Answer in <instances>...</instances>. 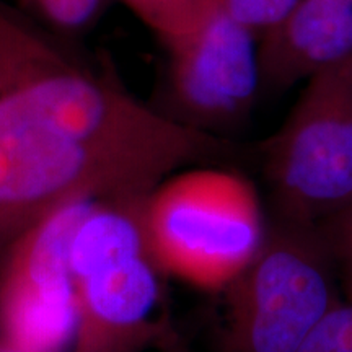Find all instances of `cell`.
<instances>
[{
  "label": "cell",
  "mask_w": 352,
  "mask_h": 352,
  "mask_svg": "<svg viewBox=\"0 0 352 352\" xmlns=\"http://www.w3.org/2000/svg\"><path fill=\"white\" fill-rule=\"evenodd\" d=\"M230 140L171 120L0 3V252L78 197H148Z\"/></svg>",
  "instance_id": "obj_1"
},
{
  "label": "cell",
  "mask_w": 352,
  "mask_h": 352,
  "mask_svg": "<svg viewBox=\"0 0 352 352\" xmlns=\"http://www.w3.org/2000/svg\"><path fill=\"white\" fill-rule=\"evenodd\" d=\"M148 197H100L74 232V352H139L178 344L165 308V274L148 245Z\"/></svg>",
  "instance_id": "obj_2"
},
{
  "label": "cell",
  "mask_w": 352,
  "mask_h": 352,
  "mask_svg": "<svg viewBox=\"0 0 352 352\" xmlns=\"http://www.w3.org/2000/svg\"><path fill=\"white\" fill-rule=\"evenodd\" d=\"M267 223L254 184L212 165L171 175L145 206L148 245L164 274L217 294L256 256Z\"/></svg>",
  "instance_id": "obj_3"
},
{
  "label": "cell",
  "mask_w": 352,
  "mask_h": 352,
  "mask_svg": "<svg viewBox=\"0 0 352 352\" xmlns=\"http://www.w3.org/2000/svg\"><path fill=\"white\" fill-rule=\"evenodd\" d=\"M318 226L270 219L264 243L222 296V352H296L342 298Z\"/></svg>",
  "instance_id": "obj_4"
},
{
  "label": "cell",
  "mask_w": 352,
  "mask_h": 352,
  "mask_svg": "<svg viewBox=\"0 0 352 352\" xmlns=\"http://www.w3.org/2000/svg\"><path fill=\"white\" fill-rule=\"evenodd\" d=\"M259 157L271 219L318 226L352 206V57L308 78Z\"/></svg>",
  "instance_id": "obj_5"
},
{
  "label": "cell",
  "mask_w": 352,
  "mask_h": 352,
  "mask_svg": "<svg viewBox=\"0 0 352 352\" xmlns=\"http://www.w3.org/2000/svg\"><path fill=\"white\" fill-rule=\"evenodd\" d=\"M96 199L65 202L0 252V340L30 352H65L74 346L78 310L70 240Z\"/></svg>",
  "instance_id": "obj_6"
},
{
  "label": "cell",
  "mask_w": 352,
  "mask_h": 352,
  "mask_svg": "<svg viewBox=\"0 0 352 352\" xmlns=\"http://www.w3.org/2000/svg\"><path fill=\"white\" fill-rule=\"evenodd\" d=\"M258 41L219 7L196 33L168 47L166 116L217 138L239 127L263 90Z\"/></svg>",
  "instance_id": "obj_7"
},
{
  "label": "cell",
  "mask_w": 352,
  "mask_h": 352,
  "mask_svg": "<svg viewBox=\"0 0 352 352\" xmlns=\"http://www.w3.org/2000/svg\"><path fill=\"white\" fill-rule=\"evenodd\" d=\"M263 90H287L352 57V6L300 0L258 41Z\"/></svg>",
  "instance_id": "obj_8"
},
{
  "label": "cell",
  "mask_w": 352,
  "mask_h": 352,
  "mask_svg": "<svg viewBox=\"0 0 352 352\" xmlns=\"http://www.w3.org/2000/svg\"><path fill=\"white\" fill-rule=\"evenodd\" d=\"M153 34L165 44L175 46L196 33L217 10L219 0H122Z\"/></svg>",
  "instance_id": "obj_9"
},
{
  "label": "cell",
  "mask_w": 352,
  "mask_h": 352,
  "mask_svg": "<svg viewBox=\"0 0 352 352\" xmlns=\"http://www.w3.org/2000/svg\"><path fill=\"white\" fill-rule=\"evenodd\" d=\"M296 352H352V302L334 305Z\"/></svg>",
  "instance_id": "obj_10"
},
{
  "label": "cell",
  "mask_w": 352,
  "mask_h": 352,
  "mask_svg": "<svg viewBox=\"0 0 352 352\" xmlns=\"http://www.w3.org/2000/svg\"><path fill=\"white\" fill-rule=\"evenodd\" d=\"M318 227L331 252L344 300L352 302V206Z\"/></svg>",
  "instance_id": "obj_11"
},
{
  "label": "cell",
  "mask_w": 352,
  "mask_h": 352,
  "mask_svg": "<svg viewBox=\"0 0 352 352\" xmlns=\"http://www.w3.org/2000/svg\"><path fill=\"white\" fill-rule=\"evenodd\" d=\"M300 0H223L222 8L258 39L283 21Z\"/></svg>",
  "instance_id": "obj_12"
},
{
  "label": "cell",
  "mask_w": 352,
  "mask_h": 352,
  "mask_svg": "<svg viewBox=\"0 0 352 352\" xmlns=\"http://www.w3.org/2000/svg\"><path fill=\"white\" fill-rule=\"evenodd\" d=\"M25 3L50 25L69 32L90 25L103 7V0H25Z\"/></svg>",
  "instance_id": "obj_13"
},
{
  "label": "cell",
  "mask_w": 352,
  "mask_h": 352,
  "mask_svg": "<svg viewBox=\"0 0 352 352\" xmlns=\"http://www.w3.org/2000/svg\"><path fill=\"white\" fill-rule=\"evenodd\" d=\"M0 352H30V351H26V349H23V347H20V346L12 344V342H7V341L0 340Z\"/></svg>",
  "instance_id": "obj_14"
},
{
  "label": "cell",
  "mask_w": 352,
  "mask_h": 352,
  "mask_svg": "<svg viewBox=\"0 0 352 352\" xmlns=\"http://www.w3.org/2000/svg\"><path fill=\"white\" fill-rule=\"evenodd\" d=\"M166 352H183V349L178 344H175V346L168 347V349H166Z\"/></svg>",
  "instance_id": "obj_15"
},
{
  "label": "cell",
  "mask_w": 352,
  "mask_h": 352,
  "mask_svg": "<svg viewBox=\"0 0 352 352\" xmlns=\"http://www.w3.org/2000/svg\"><path fill=\"white\" fill-rule=\"evenodd\" d=\"M341 2H346V3H351V6H352V0H341Z\"/></svg>",
  "instance_id": "obj_16"
},
{
  "label": "cell",
  "mask_w": 352,
  "mask_h": 352,
  "mask_svg": "<svg viewBox=\"0 0 352 352\" xmlns=\"http://www.w3.org/2000/svg\"><path fill=\"white\" fill-rule=\"evenodd\" d=\"M219 2H220V6H222V2H223V0H219Z\"/></svg>",
  "instance_id": "obj_17"
}]
</instances>
